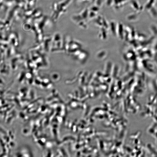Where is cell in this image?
<instances>
[{
  "label": "cell",
  "mask_w": 157,
  "mask_h": 157,
  "mask_svg": "<svg viewBox=\"0 0 157 157\" xmlns=\"http://www.w3.org/2000/svg\"><path fill=\"white\" fill-rule=\"evenodd\" d=\"M72 1V0H60L53 3L50 18L53 22H56L67 13Z\"/></svg>",
  "instance_id": "obj_1"
}]
</instances>
